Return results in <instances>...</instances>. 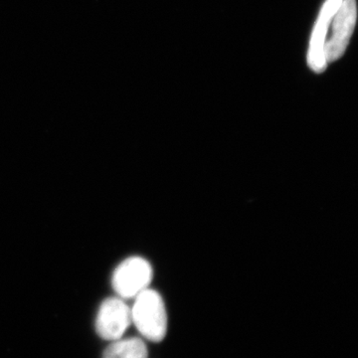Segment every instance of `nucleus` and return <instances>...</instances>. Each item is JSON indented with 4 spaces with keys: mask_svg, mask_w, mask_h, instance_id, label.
<instances>
[{
    "mask_svg": "<svg viewBox=\"0 0 358 358\" xmlns=\"http://www.w3.org/2000/svg\"><path fill=\"white\" fill-rule=\"evenodd\" d=\"M154 271L150 262L141 257H129L115 268L112 278L114 291L120 298L134 299L150 288Z\"/></svg>",
    "mask_w": 358,
    "mask_h": 358,
    "instance_id": "nucleus-2",
    "label": "nucleus"
},
{
    "mask_svg": "<svg viewBox=\"0 0 358 358\" xmlns=\"http://www.w3.org/2000/svg\"><path fill=\"white\" fill-rule=\"evenodd\" d=\"M131 324V308L122 298L103 301L96 320V333L106 341L121 339Z\"/></svg>",
    "mask_w": 358,
    "mask_h": 358,
    "instance_id": "nucleus-4",
    "label": "nucleus"
},
{
    "mask_svg": "<svg viewBox=\"0 0 358 358\" xmlns=\"http://www.w3.org/2000/svg\"><path fill=\"white\" fill-rule=\"evenodd\" d=\"M341 2L343 0H327L320 9L319 17L313 26L307 56L308 67L313 72L322 73L327 69V62L324 47H326L327 30H329V22Z\"/></svg>",
    "mask_w": 358,
    "mask_h": 358,
    "instance_id": "nucleus-5",
    "label": "nucleus"
},
{
    "mask_svg": "<svg viewBox=\"0 0 358 358\" xmlns=\"http://www.w3.org/2000/svg\"><path fill=\"white\" fill-rule=\"evenodd\" d=\"M103 358H148V348L140 338L117 339L108 346Z\"/></svg>",
    "mask_w": 358,
    "mask_h": 358,
    "instance_id": "nucleus-6",
    "label": "nucleus"
},
{
    "mask_svg": "<svg viewBox=\"0 0 358 358\" xmlns=\"http://www.w3.org/2000/svg\"><path fill=\"white\" fill-rule=\"evenodd\" d=\"M131 322L143 338L160 343L166 336L167 315L162 296L148 288L134 299Z\"/></svg>",
    "mask_w": 358,
    "mask_h": 358,
    "instance_id": "nucleus-1",
    "label": "nucleus"
},
{
    "mask_svg": "<svg viewBox=\"0 0 358 358\" xmlns=\"http://www.w3.org/2000/svg\"><path fill=\"white\" fill-rule=\"evenodd\" d=\"M357 18V1L343 0L338 10L334 14L327 30L324 47L327 64L338 60L345 54L355 30Z\"/></svg>",
    "mask_w": 358,
    "mask_h": 358,
    "instance_id": "nucleus-3",
    "label": "nucleus"
}]
</instances>
